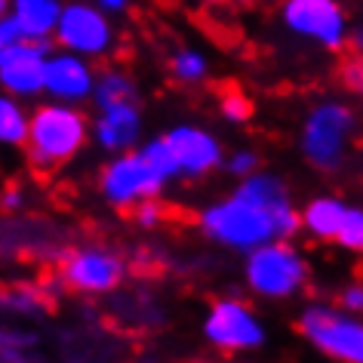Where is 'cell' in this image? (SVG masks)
I'll return each instance as SVG.
<instances>
[{"mask_svg":"<svg viewBox=\"0 0 363 363\" xmlns=\"http://www.w3.org/2000/svg\"><path fill=\"white\" fill-rule=\"evenodd\" d=\"M201 228L216 243L228 250H256L268 240H286L298 231V213L293 203L268 206L234 191L231 197L213 203L201 216Z\"/></svg>","mask_w":363,"mask_h":363,"instance_id":"cell-1","label":"cell"},{"mask_svg":"<svg viewBox=\"0 0 363 363\" xmlns=\"http://www.w3.org/2000/svg\"><path fill=\"white\" fill-rule=\"evenodd\" d=\"M89 123L74 105L50 102L38 105L28 114V130H25V151L38 172H52L62 163H68L86 145Z\"/></svg>","mask_w":363,"mask_h":363,"instance_id":"cell-2","label":"cell"},{"mask_svg":"<svg viewBox=\"0 0 363 363\" xmlns=\"http://www.w3.org/2000/svg\"><path fill=\"white\" fill-rule=\"evenodd\" d=\"M354 135V114L342 102L317 105L305 121L302 130V151L308 163L320 172H335L345 167L348 145Z\"/></svg>","mask_w":363,"mask_h":363,"instance_id":"cell-3","label":"cell"},{"mask_svg":"<svg viewBox=\"0 0 363 363\" xmlns=\"http://www.w3.org/2000/svg\"><path fill=\"white\" fill-rule=\"evenodd\" d=\"M308 265L286 240H268L250 250L247 256V284L262 298H289L305 286Z\"/></svg>","mask_w":363,"mask_h":363,"instance_id":"cell-4","label":"cell"},{"mask_svg":"<svg viewBox=\"0 0 363 363\" xmlns=\"http://www.w3.org/2000/svg\"><path fill=\"white\" fill-rule=\"evenodd\" d=\"M52 38L62 50L77 52L84 59H102L114 50V25L96 4H62Z\"/></svg>","mask_w":363,"mask_h":363,"instance_id":"cell-5","label":"cell"},{"mask_svg":"<svg viewBox=\"0 0 363 363\" xmlns=\"http://www.w3.org/2000/svg\"><path fill=\"white\" fill-rule=\"evenodd\" d=\"M298 330L326 357L345 360V363L363 360V323L348 311H333V308L314 305L302 314Z\"/></svg>","mask_w":363,"mask_h":363,"instance_id":"cell-6","label":"cell"},{"mask_svg":"<svg viewBox=\"0 0 363 363\" xmlns=\"http://www.w3.org/2000/svg\"><path fill=\"white\" fill-rule=\"evenodd\" d=\"M203 335L213 348L225 354L238 351H256L265 342V326L256 317L250 305L238 302V298H222L210 308L203 320Z\"/></svg>","mask_w":363,"mask_h":363,"instance_id":"cell-7","label":"cell"},{"mask_svg":"<svg viewBox=\"0 0 363 363\" xmlns=\"http://www.w3.org/2000/svg\"><path fill=\"white\" fill-rule=\"evenodd\" d=\"M99 185H102V194L111 206H117V210H133L139 201L157 197L167 182L151 169V163L145 160L139 151H126L121 157H114L111 163H105Z\"/></svg>","mask_w":363,"mask_h":363,"instance_id":"cell-8","label":"cell"},{"mask_svg":"<svg viewBox=\"0 0 363 363\" xmlns=\"http://www.w3.org/2000/svg\"><path fill=\"white\" fill-rule=\"evenodd\" d=\"M280 16L293 34L326 50H342L348 40V19L339 0H284Z\"/></svg>","mask_w":363,"mask_h":363,"instance_id":"cell-9","label":"cell"},{"mask_svg":"<svg viewBox=\"0 0 363 363\" xmlns=\"http://www.w3.org/2000/svg\"><path fill=\"white\" fill-rule=\"evenodd\" d=\"M50 56L47 40H16L0 47V86L16 99H34L43 93V62Z\"/></svg>","mask_w":363,"mask_h":363,"instance_id":"cell-10","label":"cell"},{"mask_svg":"<svg viewBox=\"0 0 363 363\" xmlns=\"http://www.w3.org/2000/svg\"><path fill=\"white\" fill-rule=\"evenodd\" d=\"M96 71L89 59L77 56V52H59V56H47L43 62V93L52 102L65 105H80L93 96Z\"/></svg>","mask_w":363,"mask_h":363,"instance_id":"cell-11","label":"cell"},{"mask_svg":"<svg viewBox=\"0 0 363 363\" xmlns=\"http://www.w3.org/2000/svg\"><path fill=\"white\" fill-rule=\"evenodd\" d=\"M163 139H167L172 157H176L179 176L201 179V176H210L222 163V145L216 142L213 133L201 130V126H191V123L172 126Z\"/></svg>","mask_w":363,"mask_h":363,"instance_id":"cell-12","label":"cell"},{"mask_svg":"<svg viewBox=\"0 0 363 363\" xmlns=\"http://www.w3.org/2000/svg\"><path fill=\"white\" fill-rule=\"evenodd\" d=\"M123 262L108 250H77L65 262V284L77 293H108L121 284Z\"/></svg>","mask_w":363,"mask_h":363,"instance_id":"cell-13","label":"cell"},{"mask_svg":"<svg viewBox=\"0 0 363 363\" xmlns=\"http://www.w3.org/2000/svg\"><path fill=\"white\" fill-rule=\"evenodd\" d=\"M96 123H93V133H96V142L102 145L105 151L111 154H121V151H130L135 142H139V133H142V114H139V99L133 102H114V105H102L96 108Z\"/></svg>","mask_w":363,"mask_h":363,"instance_id":"cell-14","label":"cell"},{"mask_svg":"<svg viewBox=\"0 0 363 363\" xmlns=\"http://www.w3.org/2000/svg\"><path fill=\"white\" fill-rule=\"evenodd\" d=\"M62 10V0H10V16L19 22L25 38L50 40Z\"/></svg>","mask_w":363,"mask_h":363,"instance_id":"cell-15","label":"cell"},{"mask_svg":"<svg viewBox=\"0 0 363 363\" xmlns=\"http://www.w3.org/2000/svg\"><path fill=\"white\" fill-rule=\"evenodd\" d=\"M345 210H348V203H342L339 197H314L298 216V225L317 240H335Z\"/></svg>","mask_w":363,"mask_h":363,"instance_id":"cell-16","label":"cell"},{"mask_svg":"<svg viewBox=\"0 0 363 363\" xmlns=\"http://www.w3.org/2000/svg\"><path fill=\"white\" fill-rule=\"evenodd\" d=\"M89 99L96 102V108H102V105H114V102H133V99H139V93H135V84L123 74V71L111 68V71L96 74L93 96Z\"/></svg>","mask_w":363,"mask_h":363,"instance_id":"cell-17","label":"cell"},{"mask_svg":"<svg viewBox=\"0 0 363 363\" xmlns=\"http://www.w3.org/2000/svg\"><path fill=\"white\" fill-rule=\"evenodd\" d=\"M25 130H28V114L25 108L19 105L16 96H0V145H16L25 142Z\"/></svg>","mask_w":363,"mask_h":363,"instance_id":"cell-18","label":"cell"},{"mask_svg":"<svg viewBox=\"0 0 363 363\" xmlns=\"http://www.w3.org/2000/svg\"><path fill=\"white\" fill-rule=\"evenodd\" d=\"M139 154L151 163V169L157 172L163 182H169V179H176V176H179L176 157H172V151H169L167 139H151V142H145L142 148H139Z\"/></svg>","mask_w":363,"mask_h":363,"instance_id":"cell-19","label":"cell"},{"mask_svg":"<svg viewBox=\"0 0 363 363\" xmlns=\"http://www.w3.org/2000/svg\"><path fill=\"white\" fill-rule=\"evenodd\" d=\"M206 56H201L197 50H182L176 59H172V74L179 77V84H201L206 77Z\"/></svg>","mask_w":363,"mask_h":363,"instance_id":"cell-20","label":"cell"},{"mask_svg":"<svg viewBox=\"0 0 363 363\" xmlns=\"http://www.w3.org/2000/svg\"><path fill=\"white\" fill-rule=\"evenodd\" d=\"M335 240L351 252L363 250V213L357 206H348V210H345V219L339 225V231H335Z\"/></svg>","mask_w":363,"mask_h":363,"instance_id":"cell-21","label":"cell"},{"mask_svg":"<svg viewBox=\"0 0 363 363\" xmlns=\"http://www.w3.org/2000/svg\"><path fill=\"white\" fill-rule=\"evenodd\" d=\"M222 114L228 117L231 123H247L252 117V102L240 93H225L222 96Z\"/></svg>","mask_w":363,"mask_h":363,"instance_id":"cell-22","label":"cell"},{"mask_svg":"<svg viewBox=\"0 0 363 363\" xmlns=\"http://www.w3.org/2000/svg\"><path fill=\"white\" fill-rule=\"evenodd\" d=\"M133 216H135V222L142 225V228H154L160 219H163V213H160V203L154 201V197H148V201H139L133 206Z\"/></svg>","mask_w":363,"mask_h":363,"instance_id":"cell-23","label":"cell"},{"mask_svg":"<svg viewBox=\"0 0 363 363\" xmlns=\"http://www.w3.org/2000/svg\"><path fill=\"white\" fill-rule=\"evenodd\" d=\"M225 167H228L231 176H240V179H243V176H250V172H256L259 157H256L252 151H234Z\"/></svg>","mask_w":363,"mask_h":363,"instance_id":"cell-24","label":"cell"},{"mask_svg":"<svg viewBox=\"0 0 363 363\" xmlns=\"http://www.w3.org/2000/svg\"><path fill=\"white\" fill-rule=\"evenodd\" d=\"M16 40H25V31L19 28V22L13 16H0V47H10Z\"/></svg>","mask_w":363,"mask_h":363,"instance_id":"cell-25","label":"cell"},{"mask_svg":"<svg viewBox=\"0 0 363 363\" xmlns=\"http://www.w3.org/2000/svg\"><path fill=\"white\" fill-rule=\"evenodd\" d=\"M339 305H342V311L357 314L360 308H363V286H360V284L345 286V289H342V296H339Z\"/></svg>","mask_w":363,"mask_h":363,"instance_id":"cell-26","label":"cell"},{"mask_svg":"<svg viewBox=\"0 0 363 363\" xmlns=\"http://www.w3.org/2000/svg\"><path fill=\"white\" fill-rule=\"evenodd\" d=\"M342 77H345V86H351V89H360V80H363L360 59H351V65H345V68H342Z\"/></svg>","mask_w":363,"mask_h":363,"instance_id":"cell-27","label":"cell"},{"mask_svg":"<svg viewBox=\"0 0 363 363\" xmlns=\"http://www.w3.org/2000/svg\"><path fill=\"white\" fill-rule=\"evenodd\" d=\"M93 4L99 6V10H105V13H121L126 6V0H93Z\"/></svg>","mask_w":363,"mask_h":363,"instance_id":"cell-28","label":"cell"},{"mask_svg":"<svg viewBox=\"0 0 363 363\" xmlns=\"http://www.w3.org/2000/svg\"><path fill=\"white\" fill-rule=\"evenodd\" d=\"M19 203H22V194L16 191V188H10V191L4 194V206H6V210H16Z\"/></svg>","mask_w":363,"mask_h":363,"instance_id":"cell-29","label":"cell"},{"mask_svg":"<svg viewBox=\"0 0 363 363\" xmlns=\"http://www.w3.org/2000/svg\"><path fill=\"white\" fill-rule=\"evenodd\" d=\"M6 6H10V0H0V16L6 13Z\"/></svg>","mask_w":363,"mask_h":363,"instance_id":"cell-30","label":"cell"},{"mask_svg":"<svg viewBox=\"0 0 363 363\" xmlns=\"http://www.w3.org/2000/svg\"><path fill=\"white\" fill-rule=\"evenodd\" d=\"M234 4H243V6H250V4H259V0H234Z\"/></svg>","mask_w":363,"mask_h":363,"instance_id":"cell-31","label":"cell"},{"mask_svg":"<svg viewBox=\"0 0 363 363\" xmlns=\"http://www.w3.org/2000/svg\"><path fill=\"white\" fill-rule=\"evenodd\" d=\"M194 4H216V0H194Z\"/></svg>","mask_w":363,"mask_h":363,"instance_id":"cell-32","label":"cell"}]
</instances>
